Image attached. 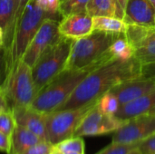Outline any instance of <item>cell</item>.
Here are the masks:
<instances>
[{
	"instance_id": "cell-1",
	"label": "cell",
	"mask_w": 155,
	"mask_h": 154,
	"mask_svg": "<svg viewBox=\"0 0 155 154\" xmlns=\"http://www.w3.org/2000/svg\"><path fill=\"white\" fill-rule=\"evenodd\" d=\"M142 76V64L134 56L128 60L113 58L90 73L56 111L83 107L97 101L119 84Z\"/></svg>"
},
{
	"instance_id": "cell-2",
	"label": "cell",
	"mask_w": 155,
	"mask_h": 154,
	"mask_svg": "<svg viewBox=\"0 0 155 154\" xmlns=\"http://www.w3.org/2000/svg\"><path fill=\"white\" fill-rule=\"evenodd\" d=\"M114 57L109 49L103 57L94 64L78 70H64L36 94L31 107L43 113L56 111L90 73Z\"/></svg>"
},
{
	"instance_id": "cell-3",
	"label": "cell",
	"mask_w": 155,
	"mask_h": 154,
	"mask_svg": "<svg viewBox=\"0 0 155 154\" xmlns=\"http://www.w3.org/2000/svg\"><path fill=\"white\" fill-rule=\"evenodd\" d=\"M57 15H52L40 8L35 1H30L25 6L21 17L16 23L10 45L6 48L9 73L25 53L37 30L46 18L58 19ZM61 16V15H60Z\"/></svg>"
},
{
	"instance_id": "cell-4",
	"label": "cell",
	"mask_w": 155,
	"mask_h": 154,
	"mask_svg": "<svg viewBox=\"0 0 155 154\" xmlns=\"http://www.w3.org/2000/svg\"><path fill=\"white\" fill-rule=\"evenodd\" d=\"M122 34L93 31L86 36L73 40L64 70H78L94 64L108 52Z\"/></svg>"
},
{
	"instance_id": "cell-5",
	"label": "cell",
	"mask_w": 155,
	"mask_h": 154,
	"mask_svg": "<svg viewBox=\"0 0 155 154\" xmlns=\"http://www.w3.org/2000/svg\"><path fill=\"white\" fill-rule=\"evenodd\" d=\"M10 110L29 107L37 93L33 80L32 68L22 59L11 69L1 87Z\"/></svg>"
},
{
	"instance_id": "cell-6",
	"label": "cell",
	"mask_w": 155,
	"mask_h": 154,
	"mask_svg": "<svg viewBox=\"0 0 155 154\" xmlns=\"http://www.w3.org/2000/svg\"><path fill=\"white\" fill-rule=\"evenodd\" d=\"M73 39L62 36L54 44L46 49L32 67V75L38 93L48 83L65 68Z\"/></svg>"
},
{
	"instance_id": "cell-7",
	"label": "cell",
	"mask_w": 155,
	"mask_h": 154,
	"mask_svg": "<svg viewBox=\"0 0 155 154\" xmlns=\"http://www.w3.org/2000/svg\"><path fill=\"white\" fill-rule=\"evenodd\" d=\"M97 102L98 100L76 109L60 110L45 113L47 141L52 145H56L73 137L83 118L96 105Z\"/></svg>"
},
{
	"instance_id": "cell-8",
	"label": "cell",
	"mask_w": 155,
	"mask_h": 154,
	"mask_svg": "<svg viewBox=\"0 0 155 154\" xmlns=\"http://www.w3.org/2000/svg\"><path fill=\"white\" fill-rule=\"evenodd\" d=\"M155 135V114L144 113L124 123L114 132L112 142L124 143H142Z\"/></svg>"
},
{
	"instance_id": "cell-9",
	"label": "cell",
	"mask_w": 155,
	"mask_h": 154,
	"mask_svg": "<svg viewBox=\"0 0 155 154\" xmlns=\"http://www.w3.org/2000/svg\"><path fill=\"white\" fill-rule=\"evenodd\" d=\"M59 22L60 20L54 18H46L37 30L22 57V60L31 68L46 49L62 38L59 32Z\"/></svg>"
},
{
	"instance_id": "cell-10",
	"label": "cell",
	"mask_w": 155,
	"mask_h": 154,
	"mask_svg": "<svg viewBox=\"0 0 155 154\" xmlns=\"http://www.w3.org/2000/svg\"><path fill=\"white\" fill-rule=\"evenodd\" d=\"M125 121L114 115L103 113L96 105L90 110L81 121L74 136H96L114 133L121 127Z\"/></svg>"
},
{
	"instance_id": "cell-11",
	"label": "cell",
	"mask_w": 155,
	"mask_h": 154,
	"mask_svg": "<svg viewBox=\"0 0 155 154\" xmlns=\"http://www.w3.org/2000/svg\"><path fill=\"white\" fill-rule=\"evenodd\" d=\"M155 89V80L143 77L124 82L112 88L111 92L116 96L121 105L130 103Z\"/></svg>"
},
{
	"instance_id": "cell-12",
	"label": "cell",
	"mask_w": 155,
	"mask_h": 154,
	"mask_svg": "<svg viewBox=\"0 0 155 154\" xmlns=\"http://www.w3.org/2000/svg\"><path fill=\"white\" fill-rule=\"evenodd\" d=\"M93 31V17L86 12L66 15L59 22L61 35L73 40L86 36Z\"/></svg>"
},
{
	"instance_id": "cell-13",
	"label": "cell",
	"mask_w": 155,
	"mask_h": 154,
	"mask_svg": "<svg viewBox=\"0 0 155 154\" xmlns=\"http://www.w3.org/2000/svg\"><path fill=\"white\" fill-rule=\"evenodd\" d=\"M126 24L155 28V10L150 0H128L124 10Z\"/></svg>"
},
{
	"instance_id": "cell-14",
	"label": "cell",
	"mask_w": 155,
	"mask_h": 154,
	"mask_svg": "<svg viewBox=\"0 0 155 154\" xmlns=\"http://www.w3.org/2000/svg\"><path fill=\"white\" fill-rule=\"evenodd\" d=\"M16 123L28 129L42 141H47L45 113H40L31 106L13 110Z\"/></svg>"
},
{
	"instance_id": "cell-15",
	"label": "cell",
	"mask_w": 155,
	"mask_h": 154,
	"mask_svg": "<svg viewBox=\"0 0 155 154\" xmlns=\"http://www.w3.org/2000/svg\"><path fill=\"white\" fill-rule=\"evenodd\" d=\"M155 107V89L153 91L120 106L114 114L122 121H127L134 117L149 113Z\"/></svg>"
},
{
	"instance_id": "cell-16",
	"label": "cell",
	"mask_w": 155,
	"mask_h": 154,
	"mask_svg": "<svg viewBox=\"0 0 155 154\" xmlns=\"http://www.w3.org/2000/svg\"><path fill=\"white\" fill-rule=\"evenodd\" d=\"M86 13L92 17L108 16L124 19V11L117 0H90Z\"/></svg>"
},
{
	"instance_id": "cell-17",
	"label": "cell",
	"mask_w": 155,
	"mask_h": 154,
	"mask_svg": "<svg viewBox=\"0 0 155 154\" xmlns=\"http://www.w3.org/2000/svg\"><path fill=\"white\" fill-rule=\"evenodd\" d=\"M10 140L11 145L8 154H22L28 148L42 141L34 133L19 124H16Z\"/></svg>"
},
{
	"instance_id": "cell-18",
	"label": "cell",
	"mask_w": 155,
	"mask_h": 154,
	"mask_svg": "<svg viewBox=\"0 0 155 154\" xmlns=\"http://www.w3.org/2000/svg\"><path fill=\"white\" fill-rule=\"evenodd\" d=\"M15 0H0V26L5 32V46L7 48L13 37Z\"/></svg>"
},
{
	"instance_id": "cell-19",
	"label": "cell",
	"mask_w": 155,
	"mask_h": 154,
	"mask_svg": "<svg viewBox=\"0 0 155 154\" xmlns=\"http://www.w3.org/2000/svg\"><path fill=\"white\" fill-rule=\"evenodd\" d=\"M126 27L127 24L124 19L108 16L93 17L94 31H102L111 34H124Z\"/></svg>"
},
{
	"instance_id": "cell-20",
	"label": "cell",
	"mask_w": 155,
	"mask_h": 154,
	"mask_svg": "<svg viewBox=\"0 0 155 154\" xmlns=\"http://www.w3.org/2000/svg\"><path fill=\"white\" fill-rule=\"evenodd\" d=\"M153 30L154 28L152 27L143 26L136 24H127L124 35L128 43L135 49L145 42Z\"/></svg>"
},
{
	"instance_id": "cell-21",
	"label": "cell",
	"mask_w": 155,
	"mask_h": 154,
	"mask_svg": "<svg viewBox=\"0 0 155 154\" xmlns=\"http://www.w3.org/2000/svg\"><path fill=\"white\" fill-rule=\"evenodd\" d=\"M134 57L142 65L155 63V28L145 42L134 49Z\"/></svg>"
},
{
	"instance_id": "cell-22",
	"label": "cell",
	"mask_w": 155,
	"mask_h": 154,
	"mask_svg": "<svg viewBox=\"0 0 155 154\" xmlns=\"http://www.w3.org/2000/svg\"><path fill=\"white\" fill-rule=\"evenodd\" d=\"M110 51L116 58L121 60H128L134 56V48L128 43L124 34L113 43Z\"/></svg>"
},
{
	"instance_id": "cell-23",
	"label": "cell",
	"mask_w": 155,
	"mask_h": 154,
	"mask_svg": "<svg viewBox=\"0 0 155 154\" xmlns=\"http://www.w3.org/2000/svg\"><path fill=\"white\" fill-rule=\"evenodd\" d=\"M90 0H62L59 13L62 17L72 14L86 12V6Z\"/></svg>"
},
{
	"instance_id": "cell-24",
	"label": "cell",
	"mask_w": 155,
	"mask_h": 154,
	"mask_svg": "<svg viewBox=\"0 0 155 154\" xmlns=\"http://www.w3.org/2000/svg\"><path fill=\"white\" fill-rule=\"evenodd\" d=\"M120 106L121 104L118 99L111 92H107L106 93H104L102 97L98 99L97 102V107L99 108V110L110 115H114L119 110Z\"/></svg>"
},
{
	"instance_id": "cell-25",
	"label": "cell",
	"mask_w": 155,
	"mask_h": 154,
	"mask_svg": "<svg viewBox=\"0 0 155 154\" xmlns=\"http://www.w3.org/2000/svg\"><path fill=\"white\" fill-rule=\"evenodd\" d=\"M58 147L64 153L65 152H80L84 153V142L83 137L80 136H73L68 138L58 144L55 145Z\"/></svg>"
},
{
	"instance_id": "cell-26",
	"label": "cell",
	"mask_w": 155,
	"mask_h": 154,
	"mask_svg": "<svg viewBox=\"0 0 155 154\" xmlns=\"http://www.w3.org/2000/svg\"><path fill=\"white\" fill-rule=\"evenodd\" d=\"M16 124L17 123L12 110L6 109L0 112V132L11 138Z\"/></svg>"
},
{
	"instance_id": "cell-27",
	"label": "cell",
	"mask_w": 155,
	"mask_h": 154,
	"mask_svg": "<svg viewBox=\"0 0 155 154\" xmlns=\"http://www.w3.org/2000/svg\"><path fill=\"white\" fill-rule=\"evenodd\" d=\"M141 143H124L112 142L108 146L104 148L96 154H129L139 148Z\"/></svg>"
},
{
	"instance_id": "cell-28",
	"label": "cell",
	"mask_w": 155,
	"mask_h": 154,
	"mask_svg": "<svg viewBox=\"0 0 155 154\" xmlns=\"http://www.w3.org/2000/svg\"><path fill=\"white\" fill-rule=\"evenodd\" d=\"M9 74L7 53L5 45L0 46V88L5 84Z\"/></svg>"
},
{
	"instance_id": "cell-29",
	"label": "cell",
	"mask_w": 155,
	"mask_h": 154,
	"mask_svg": "<svg viewBox=\"0 0 155 154\" xmlns=\"http://www.w3.org/2000/svg\"><path fill=\"white\" fill-rule=\"evenodd\" d=\"M35 1V3L42 8L44 11L50 13L52 15H61L59 13V7L61 4V0H30Z\"/></svg>"
},
{
	"instance_id": "cell-30",
	"label": "cell",
	"mask_w": 155,
	"mask_h": 154,
	"mask_svg": "<svg viewBox=\"0 0 155 154\" xmlns=\"http://www.w3.org/2000/svg\"><path fill=\"white\" fill-rule=\"evenodd\" d=\"M53 145L46 141H41L31 146L22 154H49Z\"/></svg>"
},
{
	"instance_id": "cell-31",
	"label": "cell",
	"mask_w": 155,
	"mask_h": 154,
	"mask_svg": "<svg viewBox=\"0 0 155 154\" xmlns=\"http://www.w3.org/2000/svg\"><path fill=\"white\" fill-rule=\"evenodd\" d=\"M29 2H30V0H15V17H14V22H13V34L15 32L16 23L19 20V18L21 17L25 6L27 5V4Z\"/></svg>"
},
{
	"instance_id": "cell-32",
	"label": "cell",
	"mask_w": 155,
	"mask_h": 154,
	"mask_svg": "<svg viewBox=\"0 0 155 154\" xmlns=\"http://www.w3.org/2000/svg\"><path fill=\"white\" fill-rule=\"evenodd\" d=\"M139 149L143 154L155 153V135L143 142L139 145Z\"/></svg>"
},
{
	"instance_id": "cell-33",
	"label": "cell",
	"mask_w": 155,
	"mask_h": 154,
	"mask_svg": "<svg viewBox=\"0 0 155 154\" xmlns=\"http://www.w3.org/2000/svg\"><path fill=\"white\" fill-rule=\"evenodd\" d=\"M145 79L155 80V63L142 65V76Z\"/></svg>"
},
{
	"instance_id": "cell-34",
	"label": "cell",
	"mask_w": 155,
	"mask_h": 154,
	"mask_svg": "<svg viewBox=\"0 0 155 154\" xmlns=\"http://www.w3.org/2000/svg\"><path fill=\"white\" fill-rule=\"evenodd\" d=\"M10 145H11L10 137L0 132V152L8 154L10 151Z\"/></svg>"
},
{
	"instance_id": "cell-35",
	"label": "cell",
	"mask_w": 155,
	"mask_h": 154,
	"mask_svg": "<svg viewBox=\"0 0 155 154\" xmlns=\"http://www.w3.org/2000/svg\"><path fill=\"white\" fill-rule=\"evenodd\" d=\"M6 109H9V107H8L7 102L5 100L4 92H3L2 88H0V112L6 110Z\"/></svg>"
},
{
	"instance_id": "cell-36",
	"label": "cell",
	"mask_w": 155,
	"mask_h": 154,
	"mask_svg": "<svg viewBox=\"0 0 155 154\" xmlns=\"http://www.w3.org/2000/svg\"><path fill=\"white\" fill-rule=\"evenodd\" d=\"M49 154H64L58 147H56L55 145H53L52 149H51V152Z\"/></svg>"
},
{
	"instance_id": "cell-37",
	"label": "cell",
	"mask_w": 155,
	"mask_h": 154,
	"mask_svg": "<svg viewBox=\"0 0 155 154\" xmlns=\"http://www.w3.org/2000/svg\"><path fill=\"white\" fill-rule=\"evenodd\" d=\"M5 45V32L3 28L0 26V46Z\"/></svg>"
},
{
	"instance_id": "cell-38",
	"label": "cell",
	"mask_w": 155,
	"mask_h": 154,
	"mask_svg": "<svg viewBox=\"0 0 155 154\" xmlns=\"http://www.w3.org/2000/svg\"><path fill=\"white\" fill-rule=\"evenodd\" d=\"M118 1V3L120 4V5H121V7L124 9V11L125 10V8H126V5H127V3H128V0H117Z\"/></svg>"
},
{
	"instance_id": "cell-39",
	"label": "cell",
	"mask_w": 155,
	"mask_h": 154,
	"mask_svg": "<svg viewBox=\"0 0 155 154\" xmlns=\"http://www.w3.org/2000/svg\"><path fill=\"white\" fill-rule=\"evenodd\" d=\"M129 154H143V153L141 152V150H140L139 148H137V149H135L134 151H133L132 152H130Z\"/></svg>"
},
{
	"instance_id": "cell-40",
	"label": "cell",
	"mask_w": 155,
	"mask_h": 154,
	"mask_svg": "<svg viewBox=\"0 0 155 154\" xmlns=\"http://www.w3.org/2000/svg\"><path fill=\"white\" fill-rule=\"evenodd\" d=\"M150 1H151V3H152V5H153V6L155 10V0H150Z\"/></svg>"
},
{
	"instance_id": "cell-41",
	"label": "cell",
	"mask_w": 155,
	"mask_h": 154,
	"mask_svg": "<svg viewBox=\"0 0 155 154\" xmlns=\"http://www.w3.org/2000/svg\"><path fill=\"white\" fill-rule=\"evenodd\" d=\"M153 113V114H155V107L153 109V110H152V111H151V112H150V113Z\"/></svg>"
},
{
	"instance_id": "cell-42",
	"label": "cell",
	"mask_w": 155,
	"mask_h": 154,
	"mask_svg": "<svg viewBox=\"0 0 155 154\" xmlns=\"http://www.w3.org/2000/svg\"><path fill=\"white\" fill-rule=\"evenodd\" d=\"M147 154H155V153H147Z\"/></svg>"
},
{
	"instance_id": "cell-43",
	"label": "cell",
	"mask_w": 155,
	"mask_h": 154,
	"mask_svg": "<svg viewBox=\"0 0 155 154\" xmlns=\"http://www.w3.org/2000/svg\"><path fill=\"white\" fill-rule=\"evenodd\" d=\"M61 1H62V0H61Z\"/></svg>"
}]
</instances>
